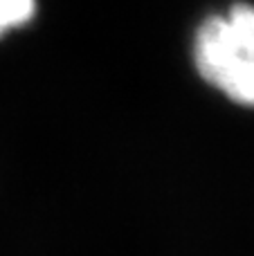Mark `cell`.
I'll list each match as a JSON object with an SVG mask.
<instances>
[{"mask_svg": "<svg viewBox=\"0 0 254 256\" xmlns=\"http://www.w3.org/2000/svg\"><path fill=\"white\" fill-rule=\"evenodd\" d=\"M192 61L218 94L254 108V4L234 2L202 18L192 38Z\"/></svg>", "mask_w": 254, "mask_h": 256, "instance_id": "1", "label": "cell"}, {"mask_svg": "<svg viewBox=\"0 0 254 256\" xmlns=\"http://www.w3.org/2000/svg\"><path fill=\"white\" fill-rule=\"evenodd\" d=\"M36 16V0H0V38L30 25Z\"/></svg>", "mask_w": 254, "mask_h": 256, "instance_id": "2", "label": "cell"}]
</instances>
